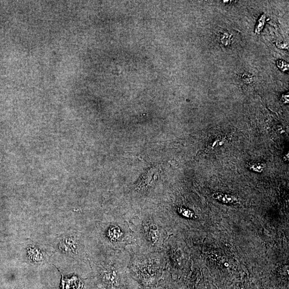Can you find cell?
<instances>
[{
  "mask_svg": "<svg viewBox=\"0 0 289 289\" xmlns=\"http://www.w3.org/2000/svg\"><path fill=\"white\" fill-rule=\"evenodd\" d=\"M92 263L93 279L96 285L105 289H137L139 286L130 276L128 250L100 248Z\"/></svg>",
  "mask_w": 289,
  "mask_h": 289,
  "instance_id": "cell-1",
  "label": "cell"
},
{
  "mask_svg": "<svg viewBox=\"0 0 289 289\" xmlns=\"http://www.w3.org/2000/svg\"><path fill=\"white\" fill-rule=\"evenodd\" d=\"M135 237L136 249L141 253L162 251L168 238L166 226L158 213L142 212L128 222Z\"/></svg>",
  "mask_w": 289,
  "mask_h": 289,
  "instance_id": "cell-2",
  "label": "cell"
},
{
  "mask_svg": "<svg viewBox=\"0 0 289 289\" xmlns=\"http://www.w3.org/2000/svg\"><path fill=\"white\" fill-rule=\"evenodd\" d=\"M126 249L130 255L128 269L131 278L140 289H155L165 271L163 251L141 253L134 245Z\"/></svg>",
  "mask_w": 289,
  "mask_h": 289,
  "instance_id": "cell-3",
  "label": "cell"
},
{
  "mask_svg": "<svg viewBox=\"0 0 289 289\" xmlns=\"http://www.w3.org/2000/svg\"><path fill=\"white\" fill-rule=\"evenodd\" d=\"M106 221L96 226L100 242L99 248L106 250H124L135 245L134 233L128 222L120 216L114 215Z\"/></svg>",
  "mask_w": 289,
  "mask_h": 289,
  "instance_id": "cell-4",
  "label": "cell"
},
{
  "mask_svg": "<svg viewBox=\"0 0 289 289\" xmlns=\"http://www.w3.org/2000/svg\"><path fill=\"white\" fill-rule=\"evenodd\" d=\"M155 289H181L180 287L176 285L171 279H170L168 273L165 270L163 274L162 278Z\"/></svg>",
  "mask_w": 289,
  "mask_h": 289,
  "instance_id": "cell-5",
  "label": "cell"
},
{
  "mask_svg": "<svg viewBox=\"0 0 289 289\" xmlns=\"http://www.w3.org/2000/svg\"><path fill=\"white\" fill-rule=\"evenodd\" d=\"M212 197L214 199L224 204L235 205L240 203L239 199L235 196L224 193L215 192Z\"/></svg>",
  "mask_w": 289,
  "mask_h": 289,
  "instance_id": "cell-6",
  "label": "cell"
},
{
  "mask_svg": "<svg viewBox=\"0 0 289 289\" xmlns=\"http://www.w3.org/2000/svg\"><path fill=\"white\" fill-rule=\"evenodd\" d=\"M178 212L181 216L189 220H196L198 218L195 213L185 207H180L177 209Z\"/></svg>",
  "mask_w": 289,
  "mask_h": 289,
  "instance_id": "cell-7",
  "label": "cell"
},
{
  "mask_svg": "<svg viewBox=\"0 0 289 289\" xmlns=\"http://www.w3.org/2000/svg\"><path fill=\"white\" fill-rule=\"evenodd\" d=\"M247 167L254 172L262 173L266 166L263 162L251 161L247 163Z\"/></svg>",
  "mask_w": 289,
  "mask_h": 289,
  "instance_id": "cell-8",
  "label": "cell"
},
{
  "mask_svg": "<svg viewBox=\"0 0 289 289\" xmlns=\"http://www.w3.org/2000/svg\"><path fill=\"white\" fill-rule=\"evenodd\" d=\"M266 16L265 14H263L260 19L258 21V24L256 27V33L259 34L262 31L266 21Z\"/></svg>",
  "mask_w": 289,
  "mask_h": 289,
  "instance_id": "cell-9",
  "label": "cell"
},
{
  "mask_svg": "<svg viewBox=\"0 0 289 289\" xmlns=\"http://www.w3.org/2000/svg\"><path fill=\"white\" fill-rule=\"evenodd\" d=\"M84 289H105L99 287L95 283L93 278L87 281Z\"/></svg>",
  "mask_w": 289,
  "mask_h": 289,
  "instance_id": "cell-10",
  "label": "cell"
},
{
  "mask_svg": "<svg viewBox=\"0 0 289 289\" xmlns=\"http://www.w3.org/2000/svg\"><path fill=\"white\" fill-rule=\"evenodd\" d=\"M278 68L283 71H288L289 69V64L284 60H279L277 62Z\"/></svg>",
  "mask_w": 289,
  "mask_h": 289,
  "instance_id": "cell-11",
  "label": "cell"
},
{
  "mask_svg": "<svg viewBox=\"0 0 289 289\" xmlns=\"http://www.w3.org/2000/svg\"><path fill=\"white\" fill-rule=\"evenodd\" d=\"M288 98H289V95H288H288L286 94V95H284V96H283V99H285L283 100L284 102L285 103H288V102H289V99H288Z\"/></svg>",
  "mask_w": 289,
  "mask_h": 289,
  "instance_id": "cell-12",
  "label": "cell"
},
{
  "mask_svg": "<svg viewBox=\"0 0 289 289\" xmlns=\"http://www.w3.org/2000/svg\"><path fill=\"white\" fill-rule=\"evenodd\" d=\"M137 289H140V288H137Z\"/></svg>",
  "mask_w": 289,
  "mask_h": 289,
  "instance_id": "cell-13",
  "label": "cell"
}]
</instances>
